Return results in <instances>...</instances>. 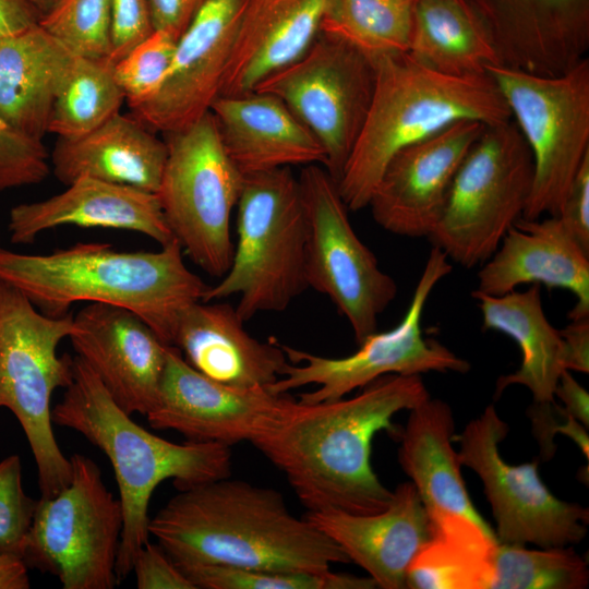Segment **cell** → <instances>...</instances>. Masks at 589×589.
<instances>
[{"label":"cell","instance_id":"f6af8a7d","mask_svg":"<svg viewBox=\"0 0 589 589\" xmlns=\"http://www.w3.org/2000/svg\"><path fill=\"white\" fill-rule=\"evenodd\" d=\"M154 31H164L177 40L187 29L202 0H147Z\"/></svg>","mask_w":589,"mask_h":589},{"label":"cell","instance_id":"4316f807","mask_svg":"<svg viewBox=\"0 0 589 589\" xmlns=\"http://www.w3.org/2000/svg\"><path fill=\"white\" fill-rule=\"evenodd\" d=\"M79 56L38 23L0 37V119L17 133L41 141L56 97Z\"/></svg>","mask_w":589,"mask_h":589},{"label":"cell","instance_id":"ee69618b","mask_svg":"<svg viewBox=\"0 0 589 589\" xmlns=\"http://www.w3.org/2000/svg\"><path fill=\"white\" fill-rule=\"evenodd\" d=\"M515 3L518 1H521L522 3H526L530 1L531 3H536L537 10L541 20V23L543 25V28L545 31V34L549 38V41L553 48V51L560 62L563 67L566 68L565 63L567 65H572V62L569 61L568 57L562 49L561 45L558 44L556 37L554 36L543 12L541 9V5L546 10H549L550 15L561 29V32L564 34V36L569 40V43L581 53L584 55L587 49V31L575 24L570 19H568L561 9H567L569 7L570 0H514ZM569 12V11H568ZM573 14V13H572ZM574 15V14H573ZM577 17V16H576ZM580 20V19H579ZM582 21V20H581ZM585 22V21H584Z\"/></svg>","mask_w":589,"mask_h":589},{"label":"cell","instance_id":"74e56055","mask_svg":"<svg viewBox=\"0 0 589 589\" xmlns=\"http://www.w3.org/2000/svg\"><path fill=\"white\" fill-rule=\"evenodd\" d=\"M37 501L23 488L19 455L0 461V553L21 555Z\"/></svg>","mask_w":589,"mask_h":589},{"label":"cell","instance_id":"60d3db41","mask_svg":"<svg viewBox=\"0 0 589 589\" xmlns=\"http://www.w3.org/2000/svg\"><path fill=\"white\" fill-rule=\"evenodd\" d=\"M532 424V432L541 448V456L550 459L555 445L553 436L555 433H563L570 437L579 447L581 453L589 457V437L585 428L579 421L566 412V410L553 402H534L528 410Z\"/></svg>","mask_w":589,"mask_h":589},{"label":"cell","instance_id":"f1b7e54d","mask_svg":"<svg viewBox=\"0 0 589 589\" xmlns=\"http://www.w3.org/2000/svg\"><path fill=\"white\" fill-rule=\"evenodd\" d=\"M471 297L481 311L482 329L509 336L521 351L519 369L497 378L495 396L510 385H522L530 390L533 402L555 401L560 376L566 370L565 346L560 330L544 313L540 285L502 296L472 290Z\"/></svg>","mask_w":589,"mask_h":589},{"label":"cell","instance_id":"e0dca14e","mask_svg":"<svg viewBox=\"0 0 589 589\" xmlns=\"http://www.w3.org/2000/svg\"><path fill=\"white\" fill-rule=\"evenodd\" d=\"M248 0H202L177 41L158 91L132 115L154 132L183 130L220 96L224 75Z\"/></svg>","mask_w":589,"mask_h":589},{"label":"cell","instance_id":"7402d4cb","mask_svg":"<svg viewBox=\"0 0 589 589\" xmlns=\"http://www.w3.org/2000/svg\"><path fill=\"white\" fill-rule=\"evenodd\" d=\"M59 194L11 208L8 230L14 244H31L60 226L139 232L165 245L175 238L156 193L83 177Z\"/></svg>","mask_w":589,"mask_h":589},{"label":"cell","instance_id":"d4e9b609","mask_svg":"<svg viewBox=\"0 0 589 589\" xmlns=\"http://www.w3.org/2000/svg\"><path fill=\"white\" fill-rule=\"evenodd\" d=\"M325 1L248 0L220 96L252 93L267 76L299 59L320 33Z\"/></svg>","mask_w":589,"mask_h":589},{"label":"cell","instance_id":"7c38bea8","mask_svg":"<svg viewBox=\"0 0 589 589\" xmlns=\"http://www.w3.org/2000/svg\"><path fill=\"white\" fill-rule=\"evenodd\" d=\"M452 269L445 253L433 247L402 320L389 330L369 335L352 354L329 358L280 344L289 362L281 376L267 389L274 394H287L314 384L318 388L300 394L298 401L315 404L342 398L387 374L468 372L470 363L467 360L441 342L425 338L421 327L423 310L432 290Z\"/></svg>","mask_w":589,"mask_h":589},{"label":"cell","instance_id":"44dd1931","mask_svg":"<svg viewBox=\"0 0 589 589\" xmlns=\"http://www.w3.org/2000/svg\"><path fill=\"white\" fill-rule=\"evenodd\" d=\"M304 517L383 589L406 588L407 568L431 537L429 516L412 482L399 484L389 504L375 514L328 509Z\"/></svg>","mask_w":589,"mask_h":589},{"label":"cell","instance_id":"1f68e13d","mask_svg":"<svg viewBox=\"0 0 589 589\" xmlns=\"http://www.w3.org/2000/svg\"><path fill=\"white\" fill-rule=\"evenodd\" d=\"M414 0H326L320 33L374 62L408 51Z\"/></svg>","mask_w":589,"mask_h":589},{"label":"cell","instance_id":"2e32d148","mask_svg":"<svg viewBox=\"0 0 589 589\" xmlns=\"http://www.w3.org/2000/svg\"><path fill=\"white\" fill-rule=\"evenodd\" d=\"M294 401L267 388L243 389L214 381L169 346L157 404L145 417L153 429L176 431L187 441L231 446L268 433Z\"/></svg>","mask_w":589,"mask_h":589},{"label":"cell","instance_id":"ffe728a7","mask_svg":"<svg viewBox=\"0 0 589 589\" xmlns=\"http://www.w3.org/2000/svg\"><path fill=\"white\" fill-rule=\"evenodd\" d=\"M474 290L502 296L520 285L542 284L576 298L568 320L589 316V253L557 216L520 217L478 272Z\"/></svg>","mask_w":589,"mask_h":589},{"label":"cell","instance_id":"277c9868","mask_svg":"<svg viewBox=\"0 0 589 589\" xmlns=\"http://www.w3.org/2000/svg\"><path fill=\"white\" fill-rule=\"evenodd\" d=\"M73 377L51 410L52 423L82 434L109 459L119 489L123 528L116 564L119 584L149 541V500L159 483L178 490L231 476L230 446L211 442L177 444L139 425L112 399L77 356Z\"/></svg>","mask_w":589,"mask_h":589},{"label":"cell","instance_id":"52a82bcc","mask_svg":"<svg viewBox=\"0 0 589 589\" xmlns=\"http://www.w3.org/2000/svg\"><path fill=\"white\" fill-rule=\"evenodd\" d=\"M72 328V314L48 316L0 279V408L9 409L24 431L40 497L53 496L71 480L70 459L52 430L51 397L73 377V357L57 352Z\"/></svg>","mask_w":589,"mask_h":589},{"label":"cell","instance_id":"f907efd6","mask_svg":"<svg viewBox=\"0 0 589 589\" xmlns=\"http://www.w3.org/2000/svg\"><path fill=\"white\" fill-rule=\"evenodd\" d=\"M40 14L45 15L55 5L57 0H27Z\"/></svg>","mask_w":589,"mask_h":589},{"label":"cell","instance_id":"9c48e42d","mask_svg":"<svg viewBox=\"0 0 589 589\" xmlns=\"http://www.w3.org/2000/svg\"><path fill=\"white\" fill-rule=\"evenodd\" d=\"M533 159V182L522 218L557 216L582 160L589 154V60L540 75L491 65Z\"/></svg>","mask_w":589,"mask_h":589},{"label":"cell","instance_id":"7a4b0ae2","mask_svg":"<svg viewBox=\"0 0 589 589\" xmlns=\"http://www.w3.org/2000/svg\"><path fill=\"white\" fill-rule=\"evenodd\" d=\"M230 477L179 490L149 519V534L176 564L321 574L350 562L280 492Z\"/></svg>","mask_w":589,"mask_h":589},{"label":"cell","instance_id":"30bf717a","mask_svg":"<svg viewBox=\"0 0 589 589\" xmlns=\"http://www.w3.org/2000/svg\"><path fill=\"white\" fill-rule=\"evenodd\" d=\"M69 459L71 480L37 501L21 556L28 568L57 577L64 589H112L119 585L121 502L94 460L80 453Z\"/></svg>","mask_w":589,"mask_h":589},{"label":"cell","instance_id":"8fae6325","mask_svg":"<svg viewBox=\"0 0 589 589\" xmlns=\"http://www.w3.org/2000/svg\"><path fill=\"white\" fill-rule=\"evenodd\" d=\"M166 135L167 159L156 192L163 214L193 263L221 278L232 259L231 215L244 176L227 155L211 111Z\"/></svg>","mask_w":589,"mask_h":589},{"label":"cell","instance_id":"4dcf8cb0","mask_svg":"<svg viewBox=\"0 0 589 589\" xmlns=\"http://www.w3.org/2000/svg\"><path fill=\"white\" fill-rule=\"evenodd\" d=\"M407 52L457 76L485 74L501 64L486 27L466 0H414Z\"/></svg>","mask_w":589,"mask_h":589},{"label":"cell","instance_id":"ac0fdd59","mask_svg":"<svg viewBox=\"0 0 589 589\" xmlns=\"http://www.w3.org/2000/svg\"><path fill=\"white\" fill-rule=\"evenodd\" d=\"M485 127L458 120L398 151L368 205L375 223L397 236L429 237L461 163Z\"/></svg>","mask_w":589,"mask_h":589},{"label":"cell","instance_id":"5bb4252c","mask_svg":"<svg viewBox=\"0 0 589 589\" xmlns=\"http://www.w3.org/2000/svg\"><path fill=\"white\" fill-rule=\"evenodd\" d=\"M375 85V62L354 47L318 33L296 61L253 92L276 96L313 133L338 182L365 120Z\"/></svg>","mask_w":589,"mask_h":589},{"label":"cell","instance_id":"8d00e7d4","mask_svg":"<svg viewBox=\"0 0 589 589\" xmlns=\"http://www.w3.org/2000/svg\"><path fill=\"white\" fill-rule=\"evenodd\" d=\"M177 41L167 32L154 31L112 64L115 79L131 109L158 91L171 63Z\"/></svg>","mask_w":589,"mask_h":589},{"label":"cell","instance_id":"83f0119b","mask_svg":"<svg viewBox=\"0 0 589 589\" xmlns=\"http://www.w3.org/2000/svg\"><path fill=\"white\" fill-rule=\"evenodd\" d=\"M409 411L399 435L398 460L429 518L461 515L489 526L476 510L461 476V462L452 445L455 419L449 405L429 397Z\"/></svg>","mask_w":589,"mask_h":589},{"label":"cell","instance_id":"681fc988","mask_svg":"<svg viewBox=\"0 0 589 589\" xmlns=\"http://www.w3.org/2000/svg\"><path fill=\"white\" fill-rule=\"evenodd\" d=\"M28 566L14 553H0V589H28Z\"/></svg>","mask_w":589,"mask_h":589},{"label":"cell","instance_id":"e575fe53","mask_svg":"<svg viewBox=\"0 0 589 589\" xmlns=\"http://www.w3.org/2000/svg\"><path fill=\"white\" fill-rule=\"evenodd\" d=\"M196 589H372L371 577L349 574L276 572L216 564H176Z\"/></svg>","mask_w":589,"mask_h":589},{"label":"cell","instance_id":"f546056e","mask_svg":"<svg viewBox=\"0 0 589 589\" xmlns=\"http://www.w3.org/2000/svg\"><path fill=\"white\" fill-rule=\"evenodd\" d=\"M430 522L431 537L407 568L406 588L492 589L498 541L491 527L461 515Z\"/></svg>","mask_w":589,"mask_h":589},{"label":"cell","instance_id":"cb8c5ba5","mask_svg":"<svg viewBox=\"0 0 589 589\" xmlns=\"http://www.w3.org/2000/svg\"><path fill=\"white\" fill-rule=\"evenodd\" d=\"M209 111L227 155L243 176L284 167L325 165L318 140L274 95L252 92L219 96Z\"/></svg>","mask_w":589,"mask_h":589},{"label":"cell","instance_id":"603a6c76","mask_svg":"<svg viewBox=\"0 0 589 589\" xmlns=\"http://www.w3.org/2000/svg\"><path fill=\"white\" fill-rule=\"evenodd\" d=\"M236 308L197 301L182 313L172 346L196 371L237 388H268L289 362L275 339L263 342L244 328Z\"/></svg>","mask_w":589,"mask_h":589},{"label":"cell","instance_id":"484cf974","mask_svg":"<svg viewBox=\"0 0 589 589\" xmlns=\"http://www.w3.org/2000/svg\"><path fill=\"white\" fill-rule=\"evenodd\" d=\"M167 153L166 141L133 115L118 112L80 137H58L51 165L65 185L87 177L156 193Z\"/></svg>","mask_w":589,"mask_h":589},{"label":"cell","instance_id":"ba28073f","mask_svg":"<svg viewBox=\"0 0 589 589\" xmlns=\"http://www.w3.org/2000/svg\"><path fill=\"white\" fill-rule=\"evenodd\" d=\"M532 182V155L514 120L486 125L461 163L428 238L458 265H482L522 216Z\"/></svg>","mask_w":589,"mask_h":589},{"label":"cell","instance_id":"9a60e30c","mask_svg":"<svg viewBox=\"0 0 589 589\" xmlns=\"http://www.w3.org/2000/svg\"><path fill=\"white\" fill-rule=\"evenodd\" d=\"M508 430L494 406L489 405L455 437L461 466L472 469L483 483L497 541L540 548L581 542L589 509L553 495L538 473V460L518 466L506 462L498 447Z\"/></svg>","mask_w":589,"mask_h":589},{"label":"cell","instance_id":"5b68a950","mask_svg":"<svg viewBox=\"0 0 589 589\" xmlns=\"http://www.w3.org/2000/svg\"><path fill=\"white\" fill-rule=\"evenodd\" d=\"M512 119L494 80L488 74L449 75L408 52L375 61L371 104L337 182L349 211L368 207L390 158L401 148L458 120L485 125Z\"/></svg>","mask_w":589,"mask_h":589},{"label":"cell","instance_id":"4fadbf2b","mask_svg":"<svg viewBox=\"0 0 589 589\" xmlns=\"http://www.w3.org/2000/svg\"><path fill=\"white\" fill-rule=\"evenodd\" d=\"M298 179L308 228V287L333 302L359 345L377 330L380 315L397 294V284L356 233L337 181L328 171L322 165H309Z\"/></svg>","mask_w":589,"mask_h":589},{"label":"cell","instance_id":"6da1fadb","mask_svg":"<svg viewBox=\"0 0 589 589\" xmlns=\"http://www.w3.org/2000/svg\"><path fill=\"white\" fill-rule=\"evenodd\" d=\"M429 397L420 375H383L348 399L296 400L252 444L284 472L308 512L375 514L389 504L393 491L371 466L372 440L382 430L399 436L393 417Z\"/></svg>","mask_w":589,"mask_h":589},{"label":"cell","instance_id":"bcb514c9","mask_svg":"<svg viewBox=\"0 0 589 589\" xmlns=\"http://www.w3.org/2000/svg\"><path fill=\"white\" fill-rule=\"evenodd\" d=\"M560 330L565 346V368L568 371L589 372V316L569 320Z\"/></svg>","mask_w":589,"mask_h":589},{"label":"cell","instance_id":"8992f818","mask_svg":"<svg viewBox=\"0 0 589 589\" xmlns=\"http://www.w3.org/2000/svg\"><path fill=\"white\" fill-rule=\"evenodd\" d=\"M232 259L202 301L238 296L243 322L281 312L306 290V218L298 177L290 167L244 176L237 203Z\"/></svg>","mask_w":589,"mask_h":589},{"label":"cell","instance_id":"b9f144b4","mask_svg":"<svg viewBox=\"0 0 589 589\" xmlns=\"http://www.w3.org/2000/svg\"><path fill=\"white\" fill-rule=\"evenodd\" d=\"M132 572L137 589H196L158 543L147 541L139 550Z\"/></svg>","mask_w":589,"mask_h":589},{"label":"cell","instance_id":"c3c4849f","mask_svg":"<svg viewBox=\"0 0 589 589\" xmlns=\"http://www.w3.org/2000/svg\"><path fill=\"white\" fill-rule=\"evenodd\" d=\"M40 20L27 0H0V37L20 33Z\"/></svg>","mask_w":589,"mask_h":589},{"label":"cell","instance_id":"7bdbcfd3","mask_svg":"<svg viewBox=\"0 0 589 589\" xmlns=\"http://www.w3.org/2000/svg\"><path fill=\"white\" fill-rule=\"evenodd\" d=\"M557 217L589 253V154L570 183Z\"/></svg>","mask_w":589,"mask_h":589},{"label":"cell","instance_id":"ab89813d","mask_svg":"<svg viewBox=\"0 0 589 589\" xmlns=\"http://www.w3.org/2000/svg\"><path fill=\"white\" fill-rule=\"evenodd\" d=\"M111 51L109 62L115 64L153 32L147 0H110Z\"/></svg>","mask_w":589,"mask_h":589},{"label":"cell","instance_id":"d590c367","mask_svg":"<svg viewBox=\"0 0 589 589\" xmlns=\"http://www.w3.org/2000/svg\"><path fill=\"white\" fill-rule=\"evenodd\" d=\"M38 24L73 53L109 61L110 0H57Z\"/></svg>","mask_w":589,"mask_h":589},{"label":"cell","instance_id":"f35d334b","mask_svg":"<svg viewBox=\"0 0 589 589\" xmlns=\"http://www.w3.org/2000/svg\"><path fill=\"white\" fill-rule=\"evenodd\" d=\"M49 171L43 142L17 133L0 119V191L40 183Z\"/></svg>","mask_w":589,"mask_h":589},{"label":"cell","instance_id":"d6a6232c","mask_svg":"<svg viewBox=\"0 0 589 589\" xmlns=\"http://www.w3.org/2000/svg\"><path fill=\"white\" fill-rule=\"evenodd\" d=\"M124 99L109 61L79 56L55 99L48 132L61 139L80 137L120 112Z\"/></svg>","mask_w":589,"mask_h":589},{"label":"cell","instance_id":"3957f363","mask_svg":"<svg viewBox=\"0 0 589 589\" xmlns=\"http://www.w3.org/2000/svg\"><path fill=\"white\" fill-rule=\"evenodd\" d=\"M0 279L51 317L69 314L79 302L130 310L170 346L182 313L209 287L188 268L176 239L158 251H118L101 242L48 254L0 248Z\"/></svg>","mask_w":589,"mask_h":589},{"label":"cell","instance_id":"d6986e66","mask_svg":"<svg viewBox=\"0 0 589 589\" xmlns=\"http://www.w3.org/2000/svg\"><path fill=\"white\" fill-rule=\"evenodd\" d=\"M68 338L122 410L146 416L154 409L170 345L137 314L88 303L73 315Z\"/></svg>","mask_w":589,"mask_h":589},{"label":"cell","instance_id":"7dc6e473","mask_svg":"<svg viewBox=\"0 0 589 589\" xmlns=\"http://www.w3.org/2000/svg\"><path fill=\"white\" fill-rule=\"evenodd\" d=\"M554 395L563 401L566 412L588 429L589 394L568 370L562 372Z\"/></svg>","mask_w":589,"mask_h":589},{"label":"cell","instance_id":"836d02e7","mask_svg":"<svg viewBox=\"0 0 589 589\" xmlns=\"http://www.w3.org/2000/svg\"><path fill=\"white\" fill-rule=\"evenodd\" d=\"M587 562L572 545L530 550L498 542L492 589H584Z\"/></svg>","mask_w":589,"mask_h":589}]
</instances>
